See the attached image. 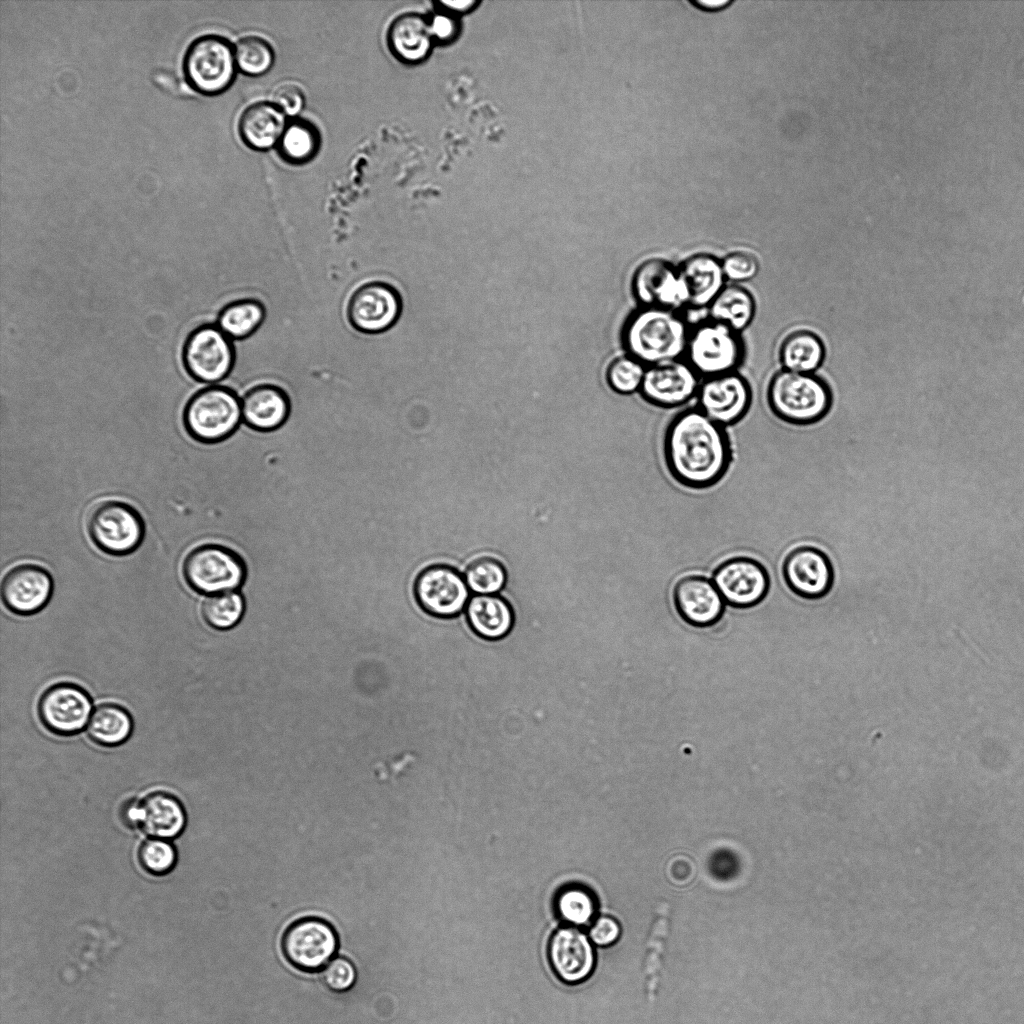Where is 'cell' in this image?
<instances>
[{
    "mask_svg": "<svg viewBox=\"0 0 1024 1024\" xmlns=\"http://www.w3.org/2000/svg\"><path fill=\"white\" fill-rule=\"evenodd\" d=\"M664 458L670 475L681 485L704 489L715 485L732 459L729 437L723 426L699 408L678 414L664 437Z\"/></svg>",
    "mask_w": 1024,
    "mask_h": 1024,
    "instance_id": "6da1fadb",
    "label": "cell"
},
{
    "mask_svg": "<svg viewBox=\"0 0 1024 1024\" xmlns=\"http://www.w3.org/2000/svg\"><path fill=\"white\" fill-rule=\"evenodd\" d=\"M688 338L685 321L674 310L659 307L634 313L623 333L629 355L649 366L679 360Z\"/></svg>",
    "mask_w": 1024,
    "mask_h": 1024,
    "instance_id": "7a4b0ae2",
    "label": "cell"
},
{
    "mask_svg": "<svg viewBox=\"0 0 1024 1024\" xmlns=\"http://www.w3.org/2000/svg\"><path fill=\"white\" fill-rule=\"evenodd\" d=\"M768 401L773 413L787 423L808 425L821 420L831 407V393L826 383L813 374L788 370L778 372L771 380Z\"/></svg>",
    "mask_w": 1024,
    "mask_h": 1024,
    "instance_id": "3957f363",
    "label": "cell"
},
{
    "mask_svg": "<svg viewBox=\"0 0 1024 1024\" xmlns=\"http://www.w3.org/2000/svg\"><path fill=\"white\" fill-rule=\"evenodd\" d=\"M183 422L195 441L206 445L221 443L242 423L241 399L227 387H207L189 400Z\"/></svg>",
    "mask_w": 1024,
    "mask_h": 1024,
    "instance_id": "277c9868",
    "label": "cell"
},
{
    "mask_svg": "<svg viewBox=\"0 0 1024 1024\" xmlns=\"http://www.w3.org/2000/svg\"><path fill=\"white\" fill-rule=\"evenodd\" d=\"M182 575L195 593L209 596L239 591L246 577L243 559L231 548L207 542L192 548L182 562Z\"/></svg>",
    "mask_w": 1024,
    "mask_h": 1024,
    "instance_id": "5b68a950",
    "label": "cell"
},
{
    "mask_svg": "<svg viewBox=\"0 0 1024 1024\" xmlns=\"http://www.w3.org/2000/svg\"><path fill=\"white\" fill-rule=\"evenodd\" d=\"M85 527L94 546L112 556L135 552L145 537V522L139 511L116 499L95 503L87 513Z\"/></svg>",
    "mask_w": 1024,
    "mask_h": 1024,
    "instance_id": "8992f818",
    "label": "cell"
},
{
    "mask_svg": "<svg viewBox=\"0 0 1024 1024\" xmlns=\"http://www.w3.org/2000/svg\"><path fill=\"white\" fill-rule=\"evenodd\" d=\"M187 85L203 95H216L233 82L237 64L234 46L217 34H205L192 40L182 60Z\"/></svg>",
    "mask_w": 1024,
    "mask_h": 1024,
    "instance_id": "52a82bcc",
    "label": "cell"
},
{
    "mask_svg": "<svg viewBox=\"0 0 1024 1024\" xmlns=\"http://www.w3.org/2000/svg\"><path fill=\"white\" fill-rule=\"evenodd\" d=\"M686 353L687 363L695 372L710 378L734 372L743 349L738 332L711 320L689 335Z\"/></svg>",
    "mask_w": 1024,
    "mask_h": 1024,
    "instance_id": "ba28073f",
    "label": "cell"
},
{
    "mask_svg": "<svg viewBox=\"0 0 1024 1024\" xmlns=\"http://www.w3.org/2000/svg\"><path fill=\"white\" fill-rule=\"evenodd\" d=\"M338 936L333 926L323 919L307 917L293 922L282 937V952L287 961L300 971L316 972L334 958Z\"/></svg>",
    "mask_w": 1024,
    "mask_h": 1024,
    "instance_id": "9c48e42d",
    "label": "cell"
},
{
    "mask_svg": "<svg viewBox=\"0 0 1024 1024\" xmlns=\"http://www.w3.org/2000/svg\"><path fill=\"white\" fill-rule=\"evenodd\" d=\"M38 718L43 727L60 737L80 733L92 714V699L77 684L59 682L46 688L37 703Z\"/></svg>",
    "mask_w": 1024,
    "mask_h": 1024,
    "instance_id": "30bf717a",
    "label": "cell"
},
{
    "mask_svg": "<svg viewBox=\"0 0 1024 1024\" xmlns=\"http://www.w3.org/2000/svg\"><path fill=\"white\" fill-rule=\"evenodd\" d=\"M414 595L420 608L435 618H454L467 606L465 578L447 565H430L416 577Z\"/></svg>",
    "mask_w": 1024,
    "mask_h": 1024,
    "instance_id": "8fae6325",
    "label": "cell"
},
{
    "mask_svg": "<svg viewBox=\"0 0 1024 1024\" xmlns=\"http://www.w3.org/2000/svg\"><path fill=\"white\" fill-rule=\"evenodd\" d=\"M183 359L193 378L205 383H216L232 370L235 352L231 339L218 326L204 325L188 337Z\"/></svg>",
    "mask_w": 1024,
    "mask_h": 1024,
    "instance_id": "7c38bea8",
    "label": "cell"
},
{
    "mask_svg": "<svg viewBox=\"0 0 1024 1024\" xmlns=\"http://www.w3.org/2000/svg\"><path fill=\"white\" fill-rule=\"evenodd\" d=\"M711 579L725 603L740 609L759 604L770 587L769 574L763 564L745 556L720 563Z\"/></svg>",
    "mask_w": 1024,
    "mask_h": 1024,
    "instance_id": "4fadbf2b",
    "label": "cell"
},
{
    "mask_svg": "<svg viewBox=\"0 0 1024 1024\" xmlns=\"http://www.w3.org/2000/svg\"><path fill=\"white\" fill-rule=\"evenodd\" d=\"M401 312L398 292L381 281L367 282L349 297L346 315L351 326L363 333H380L391 328Z\"/></svg>",
    "mask_w": 1024,
    "mask_h": 1024,
    "instance_id": "5bb4252c",
    "label": "cell"
},
{
    "mask_svg": "<svg viewBox=\"0 0 1024 1024\" xmlns=\"http://www.w3.org/2000/svg\"><path fill=\"white\" fill-rule=\"evenodd\" d=\"M54 590L51 573L36 563H20L2 577L1 599L11 613L31 616L49 603Z\"/></svg>",
    "mask_w": 1024,
    "mask_h": 1024,
    "instance_id": "9a60e30c",
    "label": "cell"
},
{
    "mask_svg": "<svg viewBox=\"0 0 1024 1024\" xmlns=\"http://www.w3.org/2000/svg\"><path fill=\"white\" fill-rule=\"evenodd\" d=\"M782 575L788 588L809 600L826 596L834 584V569L829 557L813 546L792 549L782 563Z\"/></svg>",
    "mask_w": 1024,
    "mask_h": 1024,
    "instance_id": "2e32d148",
    "label": "cell"
},
{
    "mask_svg": "<svg viewBox=\"0 0 1024 1024\" xmlns=\"http://www.w3.org/2000/svg\"><path fill=\"white\" fill-rule=\"evenodd\" d=\"M633 291L643 307L676 310L689 306L685 282L671 263L653 258L643 262L633 277Z\"/></svg>",
    "mask_w": 1024,
    "mask_h": 1024,
    "instance_id": "e0dca14e",
    "label": "cell"
},
{
    "mask_svg": "<svg viewBox=\"0 0 1024 1024\" xmlns=\"http://www.w3.org/2000/svg\"><path fill=\"white\" fill-rule=\"evenodd\" d=\"M750 401L749 385L735 372L707 378L698 389L699 409L723 427L738 422Z\"/></svg>",
    "mask_w": 1024,
    "mask_h": 1024,
    "instance_id": "ac0fdd59",
    "label": "cell"
},
{
    "mask_svg": "<svg viewBox=\"0 0 1024 1024\" xmlns=\"http://www.w3.org/2000/svg\"><path fill=\"white\" fill-rule=\"evenodd\" d=\"M672 598L682 620L700 628L716 624L726 604L712 579L697 574L679 578L673 587Z\"/></svg>",
    "mask_w": 1024,
    "mask_h": 1024,
    "instance_id": "d6986e66",
    "label": "cell"
},
{
    "mask_svg": "<svg viewBox=\"0 0 1024 1024\" xmlns=\"http://www.w3.org/2000/svg\"><path fill=\"white\" fill-rule=\"evenodd\" d=\"M699 389L698 374L686 362L675 360L648 366L640 388L642 396L660 407H675Z\"/></svg>",
    "mask_w": 1024,
    "mask_h": 1024,
    "instance_id": "ffe728a7",
    "label": "cell"
},
{
    "mask_svg": "<svg viewBox=\"0 0 1024 1024\" xmlns=\"http://www.w3.org/2000/svg\"><path fill=\"white\" fill-rule=\"evenodd\" d=\"M549 961L557 977L567 984L586 980L595 967V951L589 937L576 927L558 929L548 947Z\"/></svg>",
    "mask_w": 1024,
    "mask_h": 1024,
    "instance_id": "44dd1931",
    "label": "cell"
},
{
    "mask_svg": "<svg viewBox=\"0 0 1024 1024\" xmlns=\"http://www.w3.org/2000/svg\"><path fill=\"white\" fill-rule=\"evenodd\" d=\"M242 421L257 431L280 428L290 416L291 404L287 393L274 384L263 383L251 387L241 398Z\"/></svg>",
    "mask_w": 1024,
    "mask_h": 1024,
    "instance_id": "7402d4cb",
    "label": "cell"
},
{
    "mask_svg": "<svg viewBox=\"0 0 1024 1024\" xmlns=\"http://www.w3.org/2000/svg\"><path fill=\"white\" fill-rule=\"evenodd\" d=\"M286 117L273 102L253 103L240 115V138L253 150L264 151L277 146L288 124Z\"/></svg>",
    "mask_w": 1024,
    "mask_h": 1024,
    "instance_id": "603a6c76",
    "label": "cell"
},
{
    "mask_svg": "<svg viewBox=\"0 0 1024 1024\" xmlns=\"http://www.w3.org/2000/svg\"><path fill=\"white\" fill-rule=\"evenodd\" d=\"M141 828L152 838L171 839L182 833L186 826V811L172 793L153 791L141 799Z\"/></svg>",
    "mask_w": 1024,
    "mask_h": 1024,
    "instance_id": "cb8c5ba5",
    "label": "cell"
},
{
    "mask_svg": "<svg viewBox=\"0 0 1024 1024\" xmlns=\"http://www.w3.org/2000/svg\"><path fill=\"white\" fill-rule=\"evenodd\" d=\"M465 618L478 637L490 641L508 636L515 621L510 604L498 595L471 596L465 608Z\"/></svg>",
    "mask_w": 1024,
    "mask_h": 1024,
    "instance_id": "d4e9b609",
    "label": "cell"
},
{
    "mask_svg": "<svg viewBox=\"0 0 1024 1024\" xmlns=\"http://www.w3.org/2000/svg\"><path fill=\"white\" fill-rule=\"evenodd\" d=\"M689 295V306H710L725 287L721 261L708 254H696L678 267Z\"/></svg>",
    "mask_w": 1024,
    "mask_h": 1024,
    "instance_id": "484cf974",
    "label": "cell"
},
{
    "mask_svg": "<svg viewBox=\"0 0 1024 1024\" xmlns=\"http://www.w3.org/2000/svg\"><path fill=\"white\" fill-rule=\"evenodd\" d=\"M431 29L419 14L404 13L389 26L387 43L392 54L402 62L414 64L422 61L431 46Z\"/></svg>",
    "mask_w": 1024,
    "mask_h": 1024,
    "instance_id": "4316f807",
    "label": "cell"
},
{
    "mask_svg": "<svg viewBox=\"0 0 1024 1024\" xmlns=\"http://www.w3.org/2000/svg\"><path fill=\"white\" fill-rule=\"evenodd\" d=\"M133 731L131 714L116 703L99 704L87 725L89 739L102 747H117L125 743Z\"/></svg>",
    "mask_w": 1024,
    "mask_h": 1024,
    "instance_id": "83f0119b",
    "label": "cell"
},
{
    "mask_svg": "<svg viewBox=\"0 0 1024 1024\" xmlns=\"http://www.w3.org/2000/svg\"><path fill=\"white\" fill-rule=\"evenodd\" d=\"M755 300L745 288L726 285L709 306L712 321L722 323L736 332L744 330L754 318Z\"/></svg>",
    "mask_w": 1024,
    "mask_h": 1024,
    "instance_id": "f1b7e54d",
    "label": "cell"
},
{
    "mask_svg": "<svg viewBox=\"0 0 1024 1024\" xmlns=\"http://www.w3.org/2000/svg\"><path fill=\"white\" fill-rule=\"evenodd\" d=\"M825 357L821 339L814 333L800 330L788 335L780 348V360L784 370L812 374Z\"/></svg>",
    "mask_w": 1024,
    "mask_h": 1024,
    "instance_id": "f546056e",
    "label": "cell"
},
{
    "mask_svg": "<svg viewBox=\"0 0 1024 1024\" xmlns=\"http://www.w3.org/2000/svg\"><path fill=\"white\" fill-rule=\"evenodd\" d=\"M265 318L264 305L255 299H242L227 304L219 313L217 326L230 339H244L253 334Z\"/></svg>",
    "mask_w": 1024,
    "mask_h": 1024,
    "instance_id": "4dcf8cb0",
    "label": "cell"
},
{
    "mask_svg": "<svg viewBox=\"0 0 1024 1024\" xmlns=\"http://www.w3.org/2000/svg\"><path fill=\"white\" fill-rule=\"evenodd\" d=\"M319 145L317 128L307 120L294 119L288 121L277 146L284 160L291 164H303L316 155Z\"/></svg>",
    "mask_w": 1024,
    "mask_h": 1024,
    "instance_id": "1f68e13d",
    "label": "cell"
},
{
    "mask_svg": "<svg viewBox=\"0 0 1024 1024\" xmlns=\"http://www.w3.org/2000/svg\"><path fill=\"white\" fill-rule=\"evenodd\" d=\"M200 612L204 622L218 631L235 628L243 619L245 600L240 591H229L205 596Z\"/></svg>",
    "mask_w": 1024,
    "mask_h": 1024,
    "instance_id": "d6a6232c",
    "label": "cell"
},
{
    "mask_svg": "<svg viewBox=\"0 0 1024 1024\" xmlns=\"http://www.w3.org/2000/svg\"><path fill=\"white\" fill-rule=\"evenodd\" d=\"M597 908L596 897L589 889L580 885L564 887L555 900L558 917L567 925L576 928L592 924Z\"/></svg>",
    "mask_w": 1024,
    "mask_h": 1024,
    "instance_id": "836d02e7",
    "label": "cell"
},
{
    "mask_svg": "<svg viewBox=\"0 0 1024 1024\" xmlns=\"http://www.w3.org/2000/svg\"><path fill=\"white\" fill-rule=\"evenodd\" d=\"M658 913L652 924L648 940L647 953L645 958L644 971L646 975L647 995L650 999L656 996L660 973L662 968V953L669 931V906L663 903L657 909Z\"/></svg>",
    "mask_w": 1024,
    "mask_h": 1024,
    "instance_id": "e575fe53",
    "label": "cell"
},
{
    "mask_svg": "<svg viewBox=\"0 0 1024 1024\" xmlns=\"http://www.w3.org/2000/svg\"><path fill=\"white\" fill-rule=\"evenodd\" d=\"M237 68L244 74L259 76L270 70L274 63V51L262 37L245 36L234 46Z\"/></svg>",
    "mask_w": 1024,
    "mask_h": 1024,
    "instance_id": "d590c367",
    "label": "cell"
},
{
    "mask_svg": "<svg viewBox=\"0 0 1024 1024\" xmlns=\"http://www.w3.org/2000/svg\"><path fill=\"white\" fill-rule=\"evenodd\" d=\"M506 570L497 560L482 558L472 562L465 571L469 590L476 595H496L506 583Z\"/></svg>",
    "mask_w": 1024,
    "mask_h": 1024,
    "instance_id": "8d00e7d4",
    "label": "cell"
},
{
    "mask_svg": "<svg viewBox=\"0 0 1024 1024\" xmlns=\"http://www.w3.org/2000/svg\"><path fill=\"white\" fill-rule=\"evenodd\" d=\"M138 859L147 873L162 876L174 868L177 862V853L174 846L166 839L151 837L140 845Z\"/></svg>",
    "mask_w": 1024,
    "mask_h": 1024,
    "instance_id": "74e56055",
    "label": "cell"
},
{
    "mask_svg": "<svg viewBox=\"0 0 1024 1024\" xmlns=\"http://www.w3.org/2000/svg\"><path fill=\"white\" fill-rule=\"evenodd\" d=\"M645 371L644 364L632 356L620 357L608 368V383L618 393L631 394L640 390Z\"/></svg>",
    "mask_w": 1024,
    "mask_h": 1024,
    "instance_id": "f35d334b",
    "label": "cell"
},
{
    "mask_svg": "<svg viewBox=\"0 0 1024 1024\" xmlns=\"http://www.w3.org/2000/svg\"><path fill=\"white\" fill-rule=\"evenodd\" d=\"M325 985L336 992L349 990L356 981V970L344 957L333 958L322 970Z\"/></svg>",
    "mask_w": 1024,
    "mask_h": 1024,
    "instance_id": "ab89813d",
    "label": "cell"
},
{
    "mask_svg": "<svg viewBox=\"0 0 1024 1024\" xmlns=\"http://www.w3.org/2000/svg\"><path fill=\"white\" fill-rule=\"evenodd\" d=\"M725 279L744 282L753 279L759 270L756 258L746 252H733L721 261Z\"/></svg>",
    "mask_w": 1024,
    "mask_h": 1024,
    "instance_id": "60d3db41",
    "label": "cell"
},
{
    "mask_svg": "<svg viewBox=\"0 0 1024 1024\" xmlns=\"http://www.w3.org/2000/svg\"><path fill=\"white\" fill-rule=\"evenodd\" d=\"M272 102L286 115L295 117L305 105L303 90L294 83H283L278 86L272 96Z\"/></svg>",
    "mask_w": 1024,
    "mask_h": 1024,
    "instance_id": "b9f144b4",
    "label": "cell"
},
{
    "mask_svg": "<svg viewBox=\"0 0 1024 1024\" xmlns=\"http://www.w3.org/2000/svg\"><path fill=\"white\" fill-rule=\"evenodd\" d=\"M619 923L610 916L596 918L589 929V939L597 946L607 947L614 944L620 937Z\"/></svg>",
    "mask_w": 1024,
    "mask_h": 1024,
    "instance_id": "7bdbcfd3",
    "label": "cell"
},
{
    "mask_svg": "<svg viewBox=\"0 0 1024 1024\" xmlns=\"http://www.w3.org/2000/svg\"><path fill=\"white\" fill-rule=\"evenodd\" d=\"M119 818L128 828L140 827L142 819L141 800L136 798L125 800L120 805Z\"/></svg>",
    "mask_w": 1024,
    "mask_h": 1024,
    "instance_id": "ee69618b",
    "label": "cell"
},
{
    "mask_svg": "<svg viewBox=\"0 0 1024 1024\" xmlns=\"http://www.w3.org/2000/svg\"><path fill=\"white\" fill-rule=\"evenodd\" d=\"M153 81L170 94L182 95L186 92L181 80L171 71L158 69L153 73Z\"/></svg>",
    "mask_w": 1024,
    "mask_h": 1024,
    "instance_id": "f6af8a7d",
    "label": "cell"
},
{
    "mask_svg": "<svg viewBox=\"0 0 1024 1024\" xmlns=\"http://www.w3.org/2000/svg\"><path fill=\"white\" fill-rule=\"evenodd\" d=\"M430 29L432 36L440 40H448L455 35L456 25L448 16L438 14L433 17Z\"/></svg>",
    "mask_w": 1024,
    "mask_h": 1024,
    "instance_id": "bcb514c9",
    "label": "cell"
},
{
    "mask_svg": "<svg viewBox=\"0 0 1024 1024\" xmlns=\"http://www.w3.org/2000/svg\"><path fill=\"white\" fill-rule=\"evenodd\" d=\"M692 3L705 10H717L730 4L729 0H693Z\"/></svg>",
    "mask_w": 1024,
    "mask_h": 1024,
    "instance_id": "7dc6e473",
    "label": "cell"
},
{
    "mask_svg": "<svg viewBox=\"0 0 1024 1024\" xmlns=\"http://www.w3.org/2000/svg\"><path fill=\"white\" fill-rule=\"evenodd\" d=\"M442 4L455 11H465L474 4V1H443Z\"/></svg>",
    "mask_w": 1024,
    "mask_h": 1024,
    "instance_id": "c3c4849f",
    "label": "cell"
}]
</instances>
